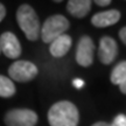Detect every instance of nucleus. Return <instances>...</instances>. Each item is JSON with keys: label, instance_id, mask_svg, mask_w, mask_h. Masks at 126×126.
Wrapping results in <instances>:
<instances>
[{"label": "nucleus", "instance_id": "6e6552de", "mask_svg": "<svg viewBox=\"0 0 126 126\" xmlns=\"http://www.w3.org/2000/svg\"><path fill=\"white\" fill-rule=\"evenodd\" d=\"M118 54L117 42L110 36H104L99 41L98 57L103 64H111Z\"/></svg>", "mask_w": 126, "mask_h": 126}, {"label": "nucleus", "instance_id": "412c9836", "mask_svg": "<svg viewBox=\"0 0 126 126\" xmlns=\"http://www.w3.org/2000/svg\"><path fill=\"white\" fill-rule=\"evenodd\" d=\"M55 2H61V1H63V0H54Z\"/></svg>", "mask_w": 126, "mask_h": 126}, {"label": "nucleus", "instance_id": "f257e3e1", "mask_svg": "<svg viewBox=\"0 0 126 126\" xmlns=\"http://www.w3.org/2000/svg\"><path fill=\"white\" fill-rule=\"evenodd\" d=\"M79 120L78 109L68 100L55 103L48 111L50 126H77Z\"/></svg>", "mask_w": 126, "mask_h": 126}, {"label": "nucleus", "instance_id": "423d86ee", "mask_svg": "<svg viewBox=\"0 0 126 126\" xmlns=\"http://www.w3.org/2000/svg\"><path fill=\"white\" fill-rule=\"evenodd\" d=\"M94 43L89 36H83L77 45L76 61L82 67H90L94 62Z\"/></svg>", "mask_w": 126, "mask_h": 126}, {"label": "nucleus", "instance_id": "39448f33", "mask_svg": "<svg viewBox=\"0 0 126 126\" xmlns=\"http://www.w3.org/2000/svg\"><path fill=\"white\" fill-rule=\"evenodd\" d=\"M4 120L7 126H35L37 114L28 109H13L6 113Z\"/></svg>", "mask_w": 126, "mask_h": 126}, {"label": "nucleus", "instance_id": "4be33fe9", "mask_svg": "<svg viewBox=\"0 0 126 126\" xmlns=\"http://www.w3.org/2000/svg\"><path fill=\"white\" fill-rule=\"evenodd\" d=\"M0 53H1V50H0Z\"/></svg>", "mask_w": 126, "mask_h": 126}, {"label": "nucleus", "instance_id": "7ed1b4c3", "mask_svg": "<svg viewBox=\"0 0 126 126\" xmlns=\"http://www.w3.org/2000/svg\"><path fill=\"white\" fill-rule=\"evenodd\" d=\"M69 21L65 16L56 14L53 16H49L42 25V28L40 29V34L42 37V41L45 43H50L56 37L63 35L64 32L69 28Z\"/></svg>", "mask_w": 126, "mask_h": 126}, {"label": "nucleus", "instance_id": "f03ea898", "mask_svg": "<svg viewBox=\"0 0 126 126\" xmlns=\"http://www.w3.org/2000/svg\"><path fill=\"white\" fill-rule=\"evenodd\" d=\"M19 27L29 41H36L40 36V20L36 12L29 5H21L16 11Z\"/></svg>", "mask_w": 126, "mask_h": 126}, {"label": "nucleus", "instance_id": "4468645a", "mask_svg": "<svg viewBox=\"0 0 126 126\" xmlns=\"http://www.w3.org/2000/svg\"><path fill=\"white\" fill-rule=\"evenodd\" d=\"M109 126H126V116L125 114H118L113 119V122L111 124H109Z\"/></svg>", "mask_w": 126, "mask_h": 126}, {"label": "nucleus", "instance_id": "20e7f679", "mask_svg": "<svg viewBox=\"0 0 126 126\" xmlns=\"http://www.w3.org/2000/svg\"><path fill=\"white\" fill-rule=\"evenodd\" d=\"M37 68L34 63L28 62V61H15L13 64H11L8 68L9 77L16 82H29L34 79L37 75Z\"/></svg>", "mask_w": 126, "mask_h": 126}, {"label": "nucleus", "instance_id": "ddd939ff", "mask_svg": "<svg viewBox=\"0 0 126 126\" xmlns=\"http://www.w3.org/2000/svg\"><path fill=\"white\" fill-rule=\"evenodd\" d=\"M126 79V61L119 62L111 72V82L116 85H120Z\"/></svg>", "mask_w": 126, "mask_h": 126}, {"label": "nucleus", "instance_id": "6ab92c4d", "mask_svg": "<svg viewBox=\"0 0 126 126\" xmlns=\"http://www.w3.org/2000/svg\"><path fill=\"white\" fill-rule=\"evenodd\" d=\"M119 88H120V91H122L123 94H126V79H125L124 82H123L120 85H119Z\"/></svg>", "mask_w": 126, "mask_h": 126}, {"label": "nucleus", "instance_id": "aec40b11", "mask_svg": "<svg viewBox=\"0 0 126 126\" xmlns=\"http://www.w3.org/2000/svg\"><path fill=\"white\" fill-rule=\"evenodd\" d=\"M91 126H109V124L104 122H98V123H94V125H91Z\"/></svg>", "mask_w": 126, "mask_h": 126}, {"label": "nucleus", "instance_id": "2eb2a0df", "mask_svg": "<svg viewBox=\"0 0 126 126\" xmlns=\"http://www.w3.org/2000/svg\"><path fill=\"white\" fill-rule=\"evenodd\" d=\"M72 84H74V86H75L76 89H81V88H83V85H84V82H83V79L75 78V79L72 81Z\"/></svg>", "mask_w": 126, "mask_h": 126}, {"label": "nucleus", "instance_id": "1a4fd4ad", "mask_svg": "<svg viewBox=\"0 0 126 126\" xmlns=\"http://www.w3.org/2000/svg\"><path fill=\"white\" fill-rule=\"evenodd\" d=\"M119 19H120V13L117 9H110L106 12H100V13L94 14L91 19V23L97 28H104L117 23Z\"/></svg>", "mask_w": 126, "mask_h": 126}, {"label": "nucleus", "instance_id": "9d476101", "mask_svg": "<svg viewBox=\"0 0 126 126\" xmlns=\"http://www.w3.org/2000/svg\"><path fill=\"white\" fill-rule=\"evenodd\" d=\"M71 37L67 34L56 37L54 41L50 42L49 51L54 57H62L67 54L71 47Z\"/></svg>", "mask_w": 126, "mask_h": 126}, {"label": "nucleus", "instance_id": "dca6fc26", "mask_svg": "<svg viewBox=\"0 0 126 126\" xmlns=\"http://www.w3.org/2000/svg\"><path fill=\"white\" fill-rule=\"evenodd\" d=\"M119 37L120 40L123 41V43L126 46V27H123L120 31H119Z\"/></svg>", "mask_w": 126, "mask_h": 126}, {"label": "nucleus", "instance_id": "9b49d317", "mask_svg": "<svg viewBox=\"0 0 126 126\" xmlns=\"http://www.w3.org/2000/svg\"><path fill=\"white\" fill-rule=\"evenodd\" d=\"M92 0H69L67 4L68 13L77 19H83L91 9Z\"/></svg>", "mask_w": 126, "mask_h": 126}, {"label": "nucleus", "instance_id": "f8f14e48", "mask_svg": "<svg viewBox=\"0 0 126 126\" xmlns=\"http://www.w3.org/2000/svg\"><path fill=\"white\" fill-rule=\"evenodd\" d=\"M15 94V85L13 81L6 76L0 75V97L9 98Z\"/></svg>", "mask_w": 126, "mask_h": 126}, {"label": "nucleus", "instance_id": "a211bd4d", "mask_svg": "<svg viewBox=\"0 0 126 126\" xmlns=\"http://www.w3.org/2000/svg\"><path fill=\"white\" fill-rule=\"evenodd\" d=\"M5 15H6V8H5L4 5L0 2V22L2 21V19L5 18Z\"/></svg>", "mask_w": 126, "mask_h": 126}, {"label": "nucleus", "instance_id": "f3484780", "mask_svg": "<svg viewBox=\"0 0 126 126\" xmlns=\"http://www.w3.org/2000/svg\"><path fill=\"white\" fill-rule=\"evenodd\" d=\"M94 1L98 5V6H102V7H105V6H108V5L111 4V0H94Z\"/></svg>", "mask_w": 126, "mask_h": 126}, {"label": "nucleus", "instance_id": "0eeeda50", "mask_svg": "<svg viewBox=\"0 0 126 126\" xmlns=\"http://www.w3.org/2000/svg\"><path fill=\"white\" fill-rule=\"evenodd\" d=\"M0 50L8 59H18L21 55V45L18 37L11 32H5L0 36Z\"/></svg>", "mask_w": 126, "mask_h": 126}]
</instances>
